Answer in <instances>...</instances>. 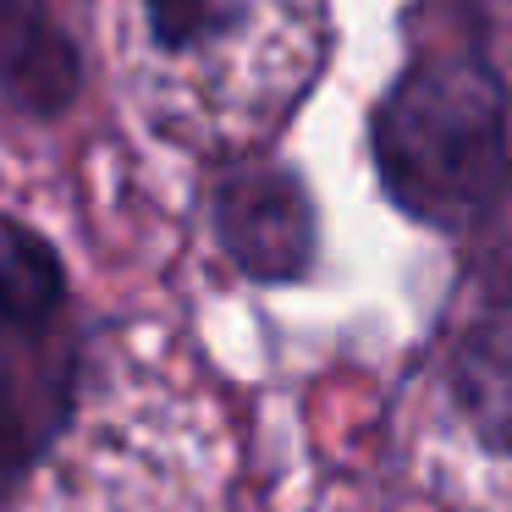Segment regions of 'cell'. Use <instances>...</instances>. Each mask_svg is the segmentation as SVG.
<instances>
[{
	"instance_id": "277c9868",
	"label": "cell",
	"mask_w": 512,
	"mask_h": 512,
	"mask_svg": "<svg viewBox=\"0 0 512 512\" xmlns=\"http://www.w3.org/2000/svg\"><path fill=\"white\" fill-rule=\"evenodd\" d=\"M210 226L226 265L254 287H298L320 265V210L292 166L237 155L210 193Z\"/></svg>"
},
{
	"instance_id": "8992f818",
	"label": "cell",
	"mask_w": 512,
	"mask_h": 512,
	"mask_svg": "<svg viewBox=\"0 0 512 512\" xmlns=\"http://www.w3.org/2000/svg\"><path fill=\"white\" fill-rule=\"evenodd\" d=\"M446 402L490 463H512V314H479L452 336Z\"/></svg>"
},
{
	"instance_id": "7a4b0ae2",
	"label": "cell",
	"mask_w": 512,
	"mask_h": 512,
	"mask_svg": "<svg viewBox=\"0 0 512 512\" xmlns=\"http://www.w3.org/2000/svg\"><path fill=\"white\" fill-rule=\"evenodd\" d=\"M369 160L391 210L463 237L512 188V94L479 45H424L369 116Z\"/></svg>"
},
{
	"instance_id": "3957f363",
	"label": "cell",
	"mask_w": 512,
	"mask_h": 512,
	"mask_svg": "<svg viewBox=\"0 0 512 512\" xmlns=\"http://www.w3.org/2000/svg\"><path fill=\"white\" fill-rule=\"evenodd\" d=\"M89 331L78 309L50 325L0 320V512L61 452L83 413Z\"/></svg>"
},
{
	"instance_id": "52a82bcc",
	"label": "cell",
	"mask_w": 512,
	"mask_h": 512,
	"mask_svg": "<svg viewBox=\"0 0 512 512\" xmlns=\"http://www.w3.org/2000/svg\"><path fill=\"white\" fill-rule=\"evenodd\" d=\"M72 314V270L61 248L23 215L0 210V320L50 325Z\"/></svg>"
},
{
	"instance_id": "5b68a950",
	"label": "cell",
	"mask_w": 512,
	"mask_h": 512,
	"mask_svg": "<svg viewBox=\"0 0 512 512\" xmlns=\"http://www.w3.org/2000/svg\"><path fill=\"white\" fill-rule=\"evenodd\" d=\"M0 94L34 122H56L83 94V56L50 0H0Z\"/></svg>"
},
{
	"instance_id": "ba28073f",
	"label": "cell",
	"mask_w": 512,
	"mask_h": 512,
	"mask_svg": "<svg viewBox=\"0 0 512 512\" xmlns=\"http://www.w3.org/2000/svg\"><path fill=\"white\" fill-rule=\"evenodd\" d=\"M479 298H485L490 314H512V248H501L496 259L479 276Z\"/></svg>"
},
{
	"instance_id": "6da1fadb",
	"label": "cell",
	"mask_w": 512,
	"mask_h": 512,
	"mask_svg": "<svg viewBox=\"0 0 512 512\" xmlns=\"http://www.w3.org/2000/svg\"><path fill=\"white\" fill-rule=\"evenodd\" d=\"M325 0H127L138 111L199 155H259L325 67Z\"/></svg>"
}]
</instances>
